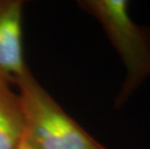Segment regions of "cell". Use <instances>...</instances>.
Returning a JSON list of instances; mask_svg holds the SVG:
<instances>
[{
    "instance_id": "obj_1",
    "label": "cell",
    "mask_w": 150,
    "mask_h": 149,
    "mask_svg": "<svg viewBox=\"0 0 150 149\" xmlns=\"http://www.w3.org/2000/svg\"><path fill=\"white\" fill-rule=\"evenodd\" d=\"M24 133L22 141L32 149H107L55 102L30 70L16 81Z\"/></svg>"
},
{
    "instance_id": "obj_2",
    "label": "cell",
    "mask_w": 150,
    "mask_h": 149,
    "mask_svg": "<svg viewBox=\"0 0 150 149\" xmlns=\"http://www.w3.org/2000/svg\"><path fill=\"white\" fill-rule=\"evenodd\" d=\"M78 4L102 24L126 67L127 78L115 100L119 107L150 75V28L134 23L126 0H83Z\"/></svg>"
},
{
    "instance_id": "obj_3",
    "label": "cell",
    "mask_w": 150,
    "mask_h": 149,
    "mask_svg": "<svg viewBox=\"0 0 150 149\" xmlns=\"http://www.w3.org/2000/svg\"><path fill=\"white\" fill-rule=\"evenodd\" d=\"M23 2L0 0V80L16 83L29 68L22 40Z\"/></svg>"
},
{
    "instance_id": "obj_4",
    "label": "cell",
    "mask_w": 150,
    "mask_h": 149,
    "mask_svg": "<svg viewBox=\"0 0 150 149\" xmlns=\"http://www.w3.org/2000/svg\"><path fill=\"white\" fill-rule=\"evenodd\" d=\"M24 133L22 107L10 83L0 80V149H18Z\"/></svg>"
},
{
    "instance_id": "obj_5",
    "label": "cell",
    "mask_w": 150,
    "mask_h": 149,
    "mask_svg": "<svg viewBox=\"0 0 150 149\" xmlns=\"http://www.w3.org/2000/svg\"><path fill=\"white\" fill-rule=\"evenodd\" d=\"M18 149H32V148H30L29 146H28V145H26L23 141H22L21 144V146L18 147Z\"/></svg>"
}]
</instances>
